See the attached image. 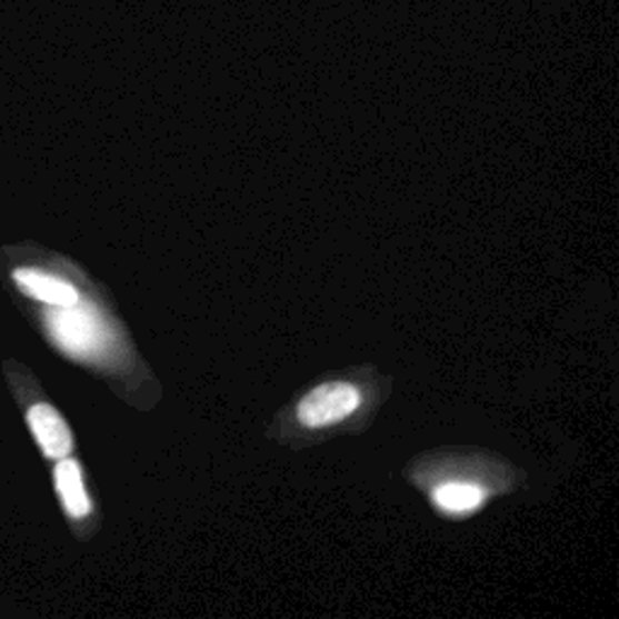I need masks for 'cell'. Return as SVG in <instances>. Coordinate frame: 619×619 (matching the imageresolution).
I'll list each match as a JSON object with an SVG mask.
<instances>
[{"mask_svg": "<svg viewBox=\"0 0 619 619\" xmlns=\"http://www.w3.org/2000/svg\"><path fill=\"white\" fill-rule=\"evenodd\" d=\"M47 325L51 339L66 353L78 356V359H88V356L100 353L107 343L104 325L90 308H80V302L51 310Z\"/></svg>", "mask_w": 619, "mask_h": 619, "instance_id": "6da1fadb", "label": "cell"}, {"mask_svg": "<svg viewBox=\"0 0 619 619\" xmlns=\"http://www.w3.org/2000/svg\"><path fill=\"white\" fill-rule=\"evenodd\" d=\"M361 397L359 390L349 382H327L320 385L318 390L302 397L298 407V419L310 426V429H322V426H332L341 419L353 415L359 407Z\"/></svg>", "mask_w": 619, "mask_h": 619, "instance_id": "7a4b0ae2", "label": "cell"}, {"mask_svg": "<svg viewBox=\"0 0 619 619\" xmlns=\"http://www.w3.org/2000/svg\"><path fill=\"white\" fill-rule=\"evenodd\" d=\"M27 426L47 458L61 460L73 450V433L68 423L51 405H34L27 411Z\"/></svg>", "mask_w": 619, "mask_h": 619, "instance_id": "3957f363", "label": "cell"}, {"mask_svg": "<svg viewBox=\"0 0 619 619\" xmlns=\"http://www.w3.org/2000/svg\"><path fill=\"white\" fill-rule=\"evenodd\" d=\"M12 279H16L18 288L24 296L47 302V306H51V308H68V306H76V302H80L76 286H71L63 279L51 277V273L37 271V269H18Z\"/></svg>", "mask_w": 619, "mask_h": 619, "instance_id": "277c9868", "label": "cell"}, {"mask_svg": "<svg viewBox=\"0 0 619 619\" xmlns=\"http://www.w3.org/2000/svg\"><path fill=\"white\" fill-rule=\"evenodd\" d=\"M53 481H57V491L61 497V503L66 508L68 516L73 518H86L92 511L90 497L82 485V472L80 465L76 460L61 458L57 470H53Z\"/></svg>", "mask_w": 619, "mask_h": 619, "instance_id": "5b68a950", "label": "cell"}, {"mask_svg": "<svg viewBox=\"0 0 619 619\" xmlns=\"http://www.w3.org/2000/svg\"><path fill=\"white\" fill-rule=\"evenodd\" d=\"M433 499L438 508H443L448 513H467L475 511L481 499H485V493L475 485H443L436 489Z\"/></svg>", "mask_w": 619, "mask_h": 619, "instance_id": "8992f818", "label": "cell"}]
</instances>
